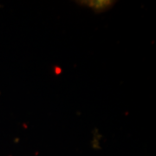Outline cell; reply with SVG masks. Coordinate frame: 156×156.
Wrapping results in <instances>:
<instances>
[{"label": "cell", "mask_w": 156, "mask_h": 156, "mask_svg": "<svg viewBox=\"0 0 156 156\" xmlns=\"http://www.w3.org/2000/svg\"><path fill=\"white\" fill-rule=\"evenodd\" d=\"M78 5L86 7L90 9L95 13L100 14L109 11L113 6L115 5L116 1L113 0H82L76 1Z\"/></svg>", "instance_id": "6da1fadb"}]
</instances>
